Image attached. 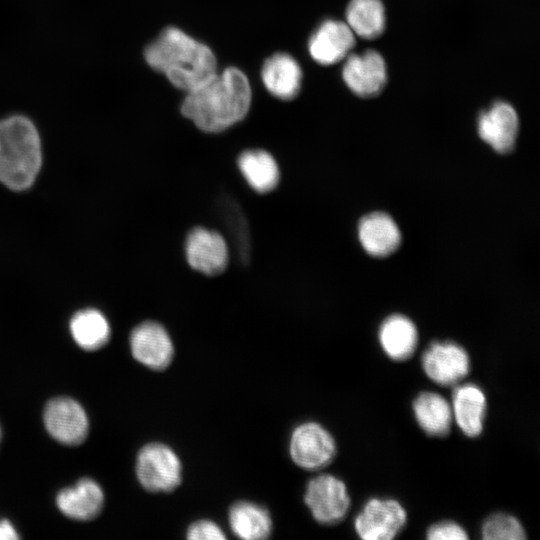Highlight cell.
Listing matches in <instances>:
<instances>
[{"label": "cell", "mask_w": 540, "mask_h": 540, "mask_svg": "<svg viewBox=\"0 0 540 540\" xmlns=\"http://www.w3.org/2000/svg\"><path fill=\"white\" fill-rule=\"evenodd\" d=\"M250 104L248 78L238 68L229 67L187 92L181 112L200 130L217 133L241 121Z\"/></svg>", "instance_id": "6da1fadb"}, {"label": "cell", "mask_w": 540, "mask_h": 540, "mask_svg": "<svg viewBox=\"0 0 540 540\" xmlns=\"http://www.w3.org/2000/svg\"><path fill=\"white\" fill-rule=\"evenodd\" d=\"M148 65L189 92L217 73L212 50L177 27L165 28L144 51Z\"/></svg>", "instance_id": "7a4b0ae2"}, {"label": "cell", "mask_w": 540, "mask_h": 540, "mask_svg": "<svg viewBox=\"0 0 540 540\" xmlns=\"http://www.w3.org/2000/svg\"><path fill=\"white\" fill-rule=\"evenodd\" d=\"M42 161L41 143L34 124L14 115L0 121V182L24 190L34 182Z\"/></svg>", "instance_id": "3957f363"}, {"label": "cell", "mask_w": 540, "mask_h": 540, "mask_svg": "<svg viewBox=\"0 0 540 540\" xmlns=\"http://www.w3.org/2000/svg\"><path fill=\"white\" fill-rule=\"evenodd\" d=\"M141 486L150 492H171L182 480V464L176 452L159 442L148 443L138 452L135 465Z\"/></svg>", "instance_id": "277c9868"}, {"label": "cell", "mask_w": 540, "mask_h": 540, "mask_svg": "<svg viewBox=\"0 0 540 540\" xmlns=\"http://www.w3.org/2000/svg\"><path fill=\"white\" fill-rule=\"evenodd\" d=\"M304 502L318 523L333 525L344 519L351 500L341 479L332 474H320L307 483Z\"/></svg>", "instance_id": "5b68a950"}, {"label": "cell", "mask_w": 540, "mask_h": 540, "mask_svg": "<svg viewBox=\"0 0 540 540\" xmlns=\"http://www.w3.org/2000/svg\"><path fill=\"white\" fill-rule=\"evenodd\" d=\"M292 461L305 470H318L327 466L336 454V443L321 424L308 421L296 426L289 439Z\"/></svg>", "instance_id": "8992f818"}, {"label": "cell", "mask_w": 540, "mask_h": 540, "mask_svg": "<svg viewBox=\"0 0 540 540\" xmlns=\"http://www.w3.org/2000/svg\"><path fill=\"white\" fill-rule=\"evenodd\" d=\"M406 520V511L397 500L371 498L355 517L354 529L363 540H391Z\"/></svg>", "instance_id": "52a82bcc"}, {"label": "cell", "mask_w": 540, "mask_h": 540, "mask_svg": "<svg viewBox=\"0 0 540 540\" xmlns=\"http://www.w3.org/2000/svg\"><path fill=\"white\" fill-rule=\"evenodd\" d=\"M421 362L427 377L441 386L456 385L470 370L467 351L451 341L432 342L424 351Z\"/></svg>", "instance_id": "ba28073f"}, {"label": "cell", "mask_w": 540, "mask_h": 540, "mask_svg": "<svg viewBox=\"0 0 540 540\" xmlns=\"http://www.w3.org/2000/svg\"><path fill=\"white\" fill-rule=\"evenodd\" d=\"M44 424L51 437L65 445L82 443L88 433L85 410L69 397H56L46 404Z\"/></svg>", "instance_id": "9c48e42d"}, {"label": "cell", "mask_w": 540, "mask_h": 540, "mask_svg": "<svg viewBox=\"0 0 540 540\" xmlns=\"http://www.w3.org/2000/svg\"><path fill=\"white\" fill-rule=\"evenodd\" d=\"M342 78L357 96L369 98L379 94L387 82L386 64L375 50L350 54L345 58Z\"/></svg>", "instance_id": "30bf717a"}, {"label": "cell", "mask_w": 540, "mask_h": 540, "mask_svg": "<svg viewBox=\"0 0 540 540\" xmlns=\"http://www.w3.org/2000/svg\"><path fill=\"white\" fill-rule=\"evenodd\" d=\"M133 357L152 370H163L172 362L174 345L163 325L145 321L136 326L130 335Z\"/></svg>", "instance_id": "8fae6325"}, {"label": "cell", "mask_w": 540, "mask_h": 540, "mask_svg": "<svg viewBox=\"0 0 540 540\" xmlns=\"http://www.w3.org/2000/svg\"><path fill=\"white\" fill-rule=\"evenodd\" d=\"M185 255L192 269L212 276L226 268L228 247L218 232L198 227L187 236Z\"/></svg>", "instance_id": "7c38bea8"}, {"label": "cell", "mask_w": 540, "mask_h": 540, "mask_svg": "<svg viewBox=\"0 0 540 540\" xmlns=\"http://www.w3.org/2000/svg\"><path fill=\"white\" fill-rule=\"evenodd\" d=\"M354 35L346 22L325 20L309 40V53L321 65L335 64L349 55L355 45Z\"/></svg>", "instance_id": "4fadbf2b"}, {"label": "cell", "mask_w": 540, "mask_h": 540, "mask_svg": "<svg viewBox=\"0 0 540 540\" xmlns=\"http://www.w3.org/2000/svg\"><path fill=\"white\" fill-rule=\"evenodd\" d=\"M518 116L514 108L503 101L495 102L478 117V134L498 153H508L518 134Z\"/></svg>", "instance_id": "5bb4252c"}, {"label": "cell", "mask_w": 540, "mask_h": 540, "mask_svg": "<svg viewBox=\"0 0 540 540\" xmlns=\"http://www.w3.org/2000/svg\"><path fill=\"white\" fill-rule=\"evenodd\" d=\"M486 396L474 383H464L452 393V415L460 430L468 437H477L483 430Z\"/></svg>", "instance_id": "9a60e30c"}, {"label": "cell", "mask_w": 540, "mask_h": 540, "mask_svg": "<svg viewBox=\"0 0 540 540\" xmlns=\"http://www.w3.org/2000/svg\"><path fill=\"white\" fill-rule=\"evenodd\" d=\"M261 77L266 89L281 100L294 99L301 88L302 70L287 53H276L263 64Z\"/></svg>", "instance_id": "2e32d148"}, {"label": "cell", "mask_w": 540, "mask_h": 540, "mask_svg": "<svg viewBox=\"0 0 540 540\" xmlns=\"http://www.w3.org/2000/svg\"><path fill=\"white\" fill-rule=\"evenodd\" d=\"M104 503L101 487L90 478H82L75 486L61 490L56 497L58 509L75 520H91L99 515Z\"/></svg>", "instance_id": "e0dca14e"}, {"label": "cell", "mask_w": 540, "mask_h": 540, "mask_svg": "<svg viewBox=\"0 0 540 540\" xmlns=\"http://www.w3.org/2000/svg\"><path fill=\"white\" fill-rule=\"evenodd\" d=\"M358 236L365 251L376 257L391 254L401 241L397 224L384 212L364 216L358 225Z\"/></svg>", "instance_id": "ac0fdd59"}, {"label": "cell", "mask_w": 540, "mask_h": 540, "mask_svg": "<svg viewBox=\"0 0 540 540\" xmlns=\"http://www.w3.org/2000/svg\"><path fill=\"white\" fill-rule=\"evenodd\" d=\"M378 336L385 354L395 361H404L410 358L418 343V332L415 324L401 314L387 317L380 325Z\"/></svg>", "instance_id": "d6986e66"}, {"label": "cell", "mask_w": 540, "mask_h": 540, "mask_svg": "<svg viewBox=\"0 0 540 540\" xmlns=\"http://www.w3.org/2000/svg\"><path fill=\"white\" fill-rule=\"evenodd\" d=\"M228 521L233 534L243 540H263L272 532L269 511L254 502H235L229 509Z\"/></svg>", "instance_id": "ffe728a7"}, {"label": "cell", "mask_w": 540, "mask_h": 540, "mask_svg": "<svg viewBox=\"0 0 540 540\" xmlns=\"http://www.w3.org/2000/svg\"><path fill=\"white\" fill-rule=\"evenodd\" d=\"M412 407L418 425L426 434L442 437L449 433L452 408L441 394L423 391L414 399Z\"/></svg>", "instance_id": "44dd1931"}, {"label": "cell", "mask_w": 540, "mask_h": 540, "mask_svg": "<svg viewBox=\"0 0 540 540\" xmlns=\"http://www.w3.org/2000/svg\"><path fill=\"white\" fill-rule=\"evenodd\" d=\"M243 177L258 193L272 191L279 182V168L273 156L264 150H247L238 158Z\"/></svg>", "instance_id": "7402d4cb"}, {"label": "cell", "mask_w": 540, "mask_h": 540, "mask_svg": "<svg viewBox=\"0 0 540 540\" xmlns=\"http://www.w3.org/2000/svg\"><path fill=\"white\" fill-rule=\"evenodd\" d=\"M385 10L381 0H351L346 9V23L354 34L374 39L385 29Z\"/></svg>", "instance_id": "603a6c76"}, {"label": "cell", "mask_w": 540, "mask_h": 540, "mask_svg": "<svg viewBox=\"0 0 540 540\" xmlns=\"http://www.w3.org/2000/svg\"><path fill=\"white\" fill-rule=\"evenodd\" d=\"M70 330L75 342L85 350L101 348L110 336L107 319L95 309L77 312L70 321Z\"/></svg>", "instance_id": "cb8c5ba5"}, {"label": "cell", "mask_w": 540, "mask_h": 540, "mask_svg": "<svg viewBox=\"0 0 540 540\" xmlns=\"http://www.w3.org/2000/svg\"><path fill=\"white\" fill-rule=\"evenodd\" d=\"M481 536L485 540H523L525 530L520 521L507 513H495L489 516L481 527Z\"/></svg>", "instance_id": "d4e9b609"}, {"label": "cell", "mask_w": 540, "mask_h": 540, "mask_svg": "<svg viewBox=\"0 0 540 540\" xmlns=\"http://www.w3.org/2000/svg\"><path fill=\"white\" fill-rule=\"evenodd\" d=\"M186 538L190 540H223L226 539V535L214 521L201 519L188 526Z\"/></svg>", "instance_id": "484cf974"}, {"label": "cell", "mask_w": 540, "mask_h": 540, "mask_svg": "<svg viewBox=\"0 0 540 540\" xmlns=\"http://www.w3.org/2000/svg\"><path fill=\"white\" fill-rule=\"evenodd\" d=\"M428 540H466L464 528L454 521H441L430 526L426 533Z\"/></svg>", "instance_id": "4316f807"}, {"label": "cell", "mask_w": 540, "mask_h": 540, "mask_svg": "<svg viewBox=\"0 0 540 540\" xmlns=\"http://www.w3.org/2000/svg\"><path fill=\"white\" fill-rule=\"evenodd\" d=\"M19 535L13 525L6 519L0 520V540L18 539Z\"/></svg>", "instance_id": "83f0119b"}, {"label": "cell", "mask_w": 540, "mask_h": 540, "mask_svg": "<svg viewBox=\"0 0 540 540\" xmlns=\"http://www.w3.org/2000/svg\"><path fill=\"white\" fill-rule=\"evenodd\" d=\"M1 437H2V431H1V427H0V439H1Z\"/></svg>", "instance_id": "f1b7e54d"}]
</instances>
